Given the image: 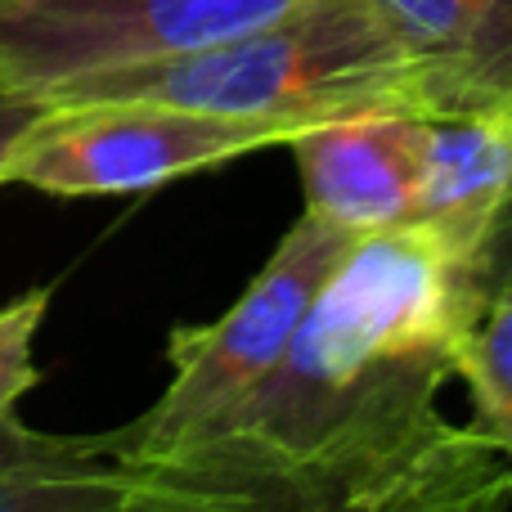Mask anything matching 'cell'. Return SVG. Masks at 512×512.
<instances>
[{
    "instance_id": "obj_4",
    "label": "cell",
    "mask_w": 512,
    "mask_h": 512,
    "mask_svg": "<svg viewBox=\"0 0 512 512\" xmlns=\"http://www.w3.org/2000/svg\"><path fill=\"white\" fill-rule=\"evenodd\" d=\"M355 239L360 234L301 212L221 319L176 328L167 342L171 382L149 405V414L126 423L131 459H158L221 432L225 418L274 373L315 292Z\"/></svg>"
},
{
    "instance_id": "obj_13",
    "label": "cell",
    "mask_w": 512,
    "mask_h": 512,
    "mask_svg": "<svg viewBox=\"0 0 512 512\" xmlns=\"http://www.w3.org/2000/svg\"><path fill=\"white\" fill-rule=\"evenodd\" d=\"M45 99L41 95H5L0 99V176H5V162L14 153V144L23 140V131L45 113Z\"/></svg>"
},
{
    "instance_id": "obj_1",
    "label": "cell",
    "mask_w": 512,
    "mask_h": 512,
    "mask_svg": "<svg viewBox=\"0 0 512 512\" xmlns=\"http://www.w3.org/2000/svg\"><path fill=\"white\" fill-rule=\"evenodd\" d=\"M481 270L486 256L463 261L414 221L360 234L274 373L221 432L306 454L364 427L436 418V396L454 378V355L481 306Z\"/></svg>"
},
{
    "instance_id": "obj_6",
    "label": "cell",
    "mask_w": 512,
    "mask_h": 512,
    "mask_svg": "<svg viewBox=\"0 0 512 512\" xmlns=\"http://www.w3.org/2000/svg\"><path fill=\"white\" fill-rule=\"evenodd\" d=\"M297 0H0V86L45 95L86 72L230 41Z\"/></svg>"
},
{
    "instance_id": "obj_7",
    "label": "cell",
    "mask_w": 512,
    "mask_h": 512,
    "mask_svg": "<svg viewBox=\"0 0 512 512\" xmlns=\"http://www.w3.org/2000/svg\"><path fill=\"white\" fill-rule=\"evenodd\" d=\"M423 135L427 113L405 108L351 113L292 135L306 212L351 234L405 225L423 185Z\"/></svg>"
},
{
    "instance_id": "obj_8",
    "label": "cell",
    "mask_w": 512,
    "mask_h": 512,
    "mask_svg": "<svg viewBox=\"0 0 512 512\" xmlns=\"http://www.w3.org/2000/svg\"><path fill=\"white\" fill-rule=\"evenodd\" d=\"M512 212V104L432 113L423 135V185L409 221L454 256L481 261Z\"/></svg>"
},
{
    "instance_id": "obj_9",
    "label": "cell",
    "mask_w": 512,
    "mask_h": 512,
    "mask_svg": "<svg viewBox=\"0 0 512 512\" xmlns=\"http://www.w3.org/2000/svg\"><path fill=\"white\" fill-rule=\"evenodd\" d=\"M441 113L512 104V0H378Z\"/></svg>"
},
{
    "instance_id": "obj_2",
    "label": "cell",
    "mask_w": 512,
    "mask_h": 512,
    "mask_svg": "<svg viewBox=\"0 0 512 512\" xmlns=\"http://www.w3.org/2000/svg\"><path fill=\"white\" fill-rule=\"evenodd\" d=\"M113 512H512V459L477 423L445 414L306 454L221 432L135 459Z\"/></svg>"
},
{
    "instance_id": "obj_5",
    "label": "cell",
    "mask_w": 512,
    "mask_h": 512,
    "mask_svg": "<svg viewBox=\"0 0 512 512\" xmlns=\"http://www.w3.org/2000/svg\"><path fill=\"white\" fill-rule=\"evenodd\" d=\"M270 144H288V135L279 126L140 99L50 104L14 144L0 185H32L54 198L149 194Z\"/></svg>"
},
{
    "instance_id": "obj_14",
    "label": "cell",
    "mask_w": 512,
    "mask_h": 512,
    "mask_svg": "<svg viewBox=\"0 0 512 512\" xmlns=\"http://www.w3.org/2000/svg\"><path fill=\"white\" fill-rule=\"evenodd\" d=\"M5 95H18V90H9V86H0V99H5Z\"/></svg>"
},
{
    "instance_id": "obj_12",
    "label": "cell",
    "mask_w": 512,
    "mask_h": 512,
    "mask_svg": "<svg viewBox=\"0 0 512 512\" xmlns=\"http://www.w3.org/2000/svg\"><path fill=\"white\" fill-rule=\"evenodd\" d=\"M54 288H27L0 306V418L14 414V405L41 382L36 369V333L50 315Z\"/></svg>"
},
{
    "instance_id": "obj_3",
    "label": "cell",
    "mask_w": 512,
    "mask_h": 512,
    "mask_svg": "<svg viewBox=\"0 0 512 512\" xmlns=\"http://www.w3.org/2000/svg\"><path fill=\"white\" fill-rule=\"evenodd\" d=\"M41 99H140L279 126L288 140L306 126L378 108L441 113L423 63L400 41L378 0H297L230 41L131 68L86 72L45 90Z\"/></svg>"
},
{
    "instance_id": "obj_11",
    "label": "cell",
    "mask_w": 512,
    "mask_h": 512,
    "mask_svg": "<svg viewBox=\"0 0 512 512\" xmlns=\"http://www.w3.org/2000/svg\"><path fill=\"white\" fill-rule=\"evenodd\" d=\"M454 378L472 391V423L512 459V212L486 248L481 306L454 355Z\"/></svg>"
},
{
    "instance_id": "obj_10",
    "label": "cell",
    "mask_w": 512,
    "mask_h": 512,
    "mask_svg": "<svg viewBox=\"0 0 512 512\" xmlns=\"http://www.w3.org/2000/svg\"><path fill=\"white\" fill-rule=\"evenodd\" d=\"M131 468L126 427L68 436L0 418V512H113Z\"/></svg>"
}]
</instances>
